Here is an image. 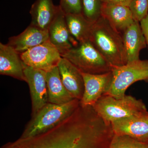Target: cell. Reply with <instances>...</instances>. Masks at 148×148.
Instances as JSON below:
<instances>
[{
  "instance_id": "obj_1",
  "label": "cell",
  "mask_w": 148,
  "mask_h": 148,
  "mask_svg": "<svg viewBox=\"0 0 148 148\" xmlns=\"http://www.w3.org/2000/svg\"><path fill=\"white\" fill-rule=\"evenodd\" d=\"M114 135L110 124L91 106L80 105L57 126L30 138H19L1 148H110Z\"/></svg>"
},
{
  "instance_id": "obj_2",
  "label": "cell",
  "mask_w": 148,
  "mask_h": 148,
  "mask_svg": "<svg viewBox=\"0 0 148 148\" xmlns=\"http://www.w3.org/2000/svg\"><path fill=\"white\" fill-rule=\"evenodd\" d=\"M89 40L112 68L127 64L122 34L103 16L93 23Z\"/></svg>"
},
{
  "instance_id": "obj_3",
  "label": "cell",
  "mask_w": 148,
  "mask_h": 148,
  "mask_svg": "<svg viewBox=\"0 0 148 148\" xmlns=\"http://www.w3.org/2000/svg\"><path fill=\"white\" fill-rule=\"evenodd\" d=\"M80 105L77 99L61 105L47 103L32 116L20 138L34 137L50 130L70 116Z\"/></svg>"
},
{
  "instance_id": "obj_4",
  "label": "cell",
  "mask_w": 148,
  "mask_h": 148,
  "mask_svg": "<svg viewBox=\"0 0 148 148\" xmlns=\"http://www.w3.org/2000/svg\"><path fill=\"white\" fill-rule=\"evenodd\" d=\"M92 107L96 113L109 124L148 112L142 100L126 95L119 99L108 95H103Z\"/></svg>"
},
{
  "instance_id": "obj_5",
  "label": "cell",
  "mask_w": 148,
  "mask_h": 148,
  "mask_svg": "<svg viewBox=\"0 0 148 148\" xmlns=\"http://www.w3.org/2000/svg\"><path fill=\"white\" fill-rule=\"evenodd\" d=\"M61 57L69 60L80 71L85 73H105L112 69L89 40L79 42Z\"/></svg>"
},
{
  "instance_id": "obj_6",
  "label": "cell",
  "mask_w": 148,
  "mask_h": 148,
  "mask_svg": "<svg viewBox=\"0 0 148 148\" xmlns=\"http://www.w3.org/2000/svg\"><path fill=\"white\" fill-rule=\"evenodd\" d=\"M112 68V81L106 95L117 99L122 98L125 95L128 87L134 83L148 81V60L140 59Z\"/></svg>"
},
{
  "instance_id": "obj_7",
  "label": "cell",
  "mask_w": 148,
  "mask_h": 148,
  "mask_svg": "<svg viewBox=\"0 0 148 148\" xmlns=\"http://www.w3.org/2000/svg\"><path fill=\"white\" fill-rule=\"evenodd\" d=\"M20 56L26 66L46 72L57 67L62 57L49 40L21 53Z\"/></svg>"
},
{
  "instance_id": "obj_8",
  "label": "cell",
  "mask_w": 148,
  "mask_h": 148,
  "mask_svg": "<svg viewBox=\"0 0 148 148\" xmlns=\"http://www.w3.org/2000/svg\"><path fill=\"white\" fill-rule=\"evenodd\" d=\"M24 73L30 90L33 116L49 103L46 72L25 65Z\"/></svg>"
},
{
  "instance_id": "obj_9",
  "label": "cell",
  "mask_w": 148,
  "mask_h": 148,
  "mask_svg": "<svg viewBox=\"0 0 148 148\" xmlns=\"http://www.w3.org/2000/svg\"><path fill=\"white\" fill-rule=\"evenodd\" d=\"M81 73L84 80V90L80 104L84 106H93L110 89L112 81V72L101 74Z\"/></svg>"
},
{
  "instance_id": "obj_10",
  "label": "cell",
  "mask_w": 148,
  "mask_h": 148,
  "mask_svg": "<svg viewBox=\"0 0 148 148\" xmlns=\"http://www.w3.org/2000/svg\"><path fill=\"white\" fill-rule=\"evenodd\" d=\"M66 14L58 5L57 13L49 28V40L61 56L78 42L72 36L66 24Z\"/></svg>"
},
{
  "instance_id": "obj_11",
  "label": "cell",
  "mask_w": 148,
  "mask_h": 148,
  "mask_svg": "<svg viewBox=\"0 0 148 148\" xmlns=\"http://www.w3.org/2000/svg\"><path fill=\"white\" fill-rule=\"evenodd\" d=\"M111 124L114 134L127 135L148 143V112L141 115L119 120Z\"/></svg>"
},
{
  "instance_id": "obj_12",
  "label": "cell",
  "mask_w": 148,
  "mask_h": 148,
  "mask_svg": "<svg viewBox=\"0 0 148 148\" xmlns=\"http://www.w3.org/2000/svg\"><path fill=\"white\" fill-rule=\"evenodd\" d=\"M61 81L66 90L75 99L81 100L84 83L81 72L66 58L61 57L58 65Z\"/></svg>"
},
{
  "instance_id": "obj_13",
  "label": "cell",
  "mask_w": 148,
  "mask_h": 148,
  "mask_svg": "<svg viewBox=\"0 0 148 148\" xmlns=\"http://www.w3.org/2000/svg\"><path fill=\"white\" fill-rule=\"evenodd\" d=\"M25 65L20 54L7 44L0 43V74L12 77L19 80L26 81Z\"/></svg>"
},
{
  "instance_id": "obj_14",
  "label": "cell",
  "mask_w": 148,
  "mask_h": 148,
  "mask_svg": "<svg viewBox=\"0 0 148 148\" xmlns=\"http://www.w3.org/2000/svg\"><path fill=\"white\" fill-rule=\"evenodd\" d=\"M48 40V30H41L30 24L19 35L10 37L7 44L20 54Z\"/></svg>"
},
{
  "instance_id": "obj_15",
  "label": "cell",
  "mask_w": 148,
  "mask_h": 148,
  "mask_svg": "<svg viewBox=\"0 0 148 148\" xmlns=\"http://www.w3.org/2000/svg\"><path fill=\"white\" fill-rule=\"evenodd\" d=\"M122 34L127 63L140 60V51L147 46L140 22L134 21Z\"/></svg>"
},
{
  "instance_id": "obj_16",
  "label": "cell",
  "mask_w": 148,
  "mask_h": 148,
  "mask_svg": "<svg viewBox=\"0 0 148 148\" xmlns=\"http://www.w3.org/2000/svg\"><path fill=\"white\" fill-rule=\"evenodd\" d=\"M101 16L121 34L135 21L128 7L115 4L103 3Z\"/></svg>"
},
{
  "instance_id": "obj_17",
  "label": "cell",
  "mask_w": 148,
  "mask_h": 148,
  "mask_svg": "<svg viewBox=\"0 0 148 148\" xmlns=\"http://www.w3.org/2000/svg\"><path fill=\"white\" fill-rule=\"evenodd\" d=\"M58 8L53 0H36L30 10L31 25L43 30H48Z\"/></svg>"
},
{
  "instance_id": "obj_18",
  "label": "cell",
  "mask_w": 148,
  "mask_h": 148,
  "mask_svg": "<svg viewBox=\"0 0 148 148\" xmlns=\"http://www.w3.org/2000/svg\"><path fill=\"white\" fill-rule=\"evenodd\" d=\"M46 78L49 103L61 105L69 103L75 99L63 84L58 66L46 72Z\"/></svg>"
},
{
  "instance_id": "obj_19",
  "label": "cell",
  "mask_w": 148,
  "mask_h": 148,
  "mask_svg": "<svg viewBox=\"0 0 148 148\" xmlns=\"http://www.w3.org/2000/svg\"><path fill=\"white\" fill-rule=\"evenodd\" d=\"M65 16L69 32L77 41L81 42L89 40L93 23L88 20L82 13L66 14Z\"/></svg>"
},
{
  "instance_id": "obj_20",
  "label": "cell",
  "mask_w": 148,
  "mask_h": 148,
  "mask_svg": "<svg viewBox=\"0 0 148 148\" xmlns=\"http://www.w3.org/2000/svg\"><path fill=\"white\" fill-rule=\"evenodd\" d=\"M83 15L92 23L101 16L102 0H82Z\"/></svg>"
},
{
  "instance_id": "obj_21",
  "label": "cell",
  "mask_w": 148,
  "mask_h": 148,
  "mask_svg": "<svg viewBox=\"0 0 148 148\" xmlns=\"http://www.w3.org/2000/svg\"><path fill=\"white\" fill-rule=\"evenodd\" d=\"M110 148H148V143L140 142L127 135L114 134Z\"/></svg>"
},
{
  "instance_id": "obj_22",
  "label": "cell",
  "mask_w": 148,
  "mask_h": 148,
  "mask_svg": "<svg viewBox=\"0 0 148 148\" xmlns=\"http://www.w3.org/2000/svg\"><path fill=\"white\" fill-rule=\"evenodd\" d=\"M128 7L135 21L140 22L148 14V0H132Z\"/></svg>"
},
{
  "instance_id": "obj_23",
  "label": "cell",
  "mask_w": 148,
  "mask_h": 148,
  "mask_svg": "<svg viewBox=\"0 0 148 148\" xmlns=\"http://www.w3.org/2000/svg\"><path fill=\"white\" fill-rule=\"evenodd\" d=\"M59 5L66 14L82 13V0H60Z\"/></svg>"
},
{
  "instance_id": "obj_24",
  "label": "cell",
  "mask_w": 148,
  "mask_h": 148,
  "mask_svg": "<svg viewBox=\"0 0 148 148\" xmlns=\"http://www.w3.org/2000/svg\"><path fill=\"white\" fill-rule=\"evenodd\" d=\"M140 24L145 38L146 43L148 46V14L140 21Z\"/></svg>"
},
{
  "instance_id": "obj_25",
  "label": "cell",
  "mask_w": 148,
  "mask_h": 148,
  "mask_svg": "<svg viewBox=\"0 0 148 148\" xmlns=\"http://www.w3.org/2000/svg\"><path fill=\"white\" fill-rule=\"evenodd\" d=\"M132 1V0H102V1L103 3L115 4L128 7Z\"/></svg>"
}]
</instances>
